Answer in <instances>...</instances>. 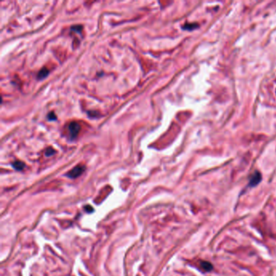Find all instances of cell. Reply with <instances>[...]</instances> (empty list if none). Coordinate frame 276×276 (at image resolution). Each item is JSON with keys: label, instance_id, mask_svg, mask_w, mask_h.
Returning <instances> with one entry per match:
<instances>
[{"label": "cell", "instance_id": "6da1fadb", "mask_svg": "<svg viewBox=\"0 0 276 276\" xmlns=\"http://www.w3.org/2000/svg\"><path fill=\"white\" fill-rule=\"evenodd\" d=\"M80 125L78 122H76V121L70 122V125L68 126V131H69V134H70L71 139H74L77 137L79 132H80Z\"/></svg>", "mask_w": 276, "mask_h": 276}, {"label": "cell", "instance_id": "7a4b0ae2", "mask_svg": "<svg viewBox=\"0 0 276 276\" xmlns=\"http://www.w3.org/2000/svg\"><path fill=\"white\" fill-rule=\"evenodd\" d=\"M84 169H85L84 166H83V165L76 166V167H75L72 170H70V172L66 174V176H69V177H70V178H75V177H77V176H80L81 174L83 173V172L84 171Z\"/></svg>", "mask_w": 276, "mask_h": 276}, {"label": "cell", "instance_id": "3957f363", "mask_svg": "<svg viewBox=\"0 0 276 276\" xmlns=\"http://www.w3.org/2000/svg\"><path fill=\"white\" fill-rule=\"evenodd\" d=\"M261 181V173L258 172V171H255L250 177V180H249V186L250 187H253V186H256L257 184H259Z\"/></svg>", "mask_w": 276, "mask_h": 276}, {"label": "cell", "instance_id": "277c9868", "mask_svg": "<svg viewBox=\"0 0 276 276\" xmlns=\"http://www.w3.org/2000/svg\"><path fill=\"white\" fill-rule=\"evenodd\" d=\"M200 266L202 267V269H203L205 271H211L213 269L212 264L210 263L209 261H202L200 262Z\"/></svg>", "mask_w": 276, "mask_h": 276}, {"label": "cell", "instance_id": "5b68a950", "mask_svg": "<svg viewBox=\"0 0 276 276\" xmlns=\"http://www.w3.org/2000/svg\"><path fill=\"white\" fill-rule=\"evenodd\" d=\"M48 74H49V70H47L46 68H42V69L39 71V73H38V75H37V78H38V79H40V80H42V79L45 78V77L48 75Z\"/></svg>", "mask_w": 276, "mask_h": 276}, {"label": "cell", "instance_id": "8992f818", "mask_svg": "<svg viewBox=\"0 0 276 276\" xmlns=\"http://www.w3.org/2000/svg\"><path fill=\"white\" fill-rule=\"evenodd\" d=\"M12 166L14 167V169L16 170H22L25 168V164L21 161H15V163H13Z\"/></svg>", "mask_w": 276, "mask_h": 276}, {"label": "cell", "instance_id": "52a82bcc", "mask_svg": "<svg viewBox=\"0 0 276 276\" xmlns=\"http://www.w3.org/2000/svg\"><path fill=\"white\" fill-rule=\"evenodd\" d=\"M198 27V25L197 24H186L185 25H183L182 29H186V30H194Z\"/></svg>", "mask_w": 276, "mask_h": 276}, {"label": "cell", "instance_id": "ba28073f", "mask_svg": "<svg viewBox=\"0 0 276 276\" xmlns=\"http://www.w3.org/2000/svg\"><path fill=\"white\" fill-rule=\"evenodd\" d=\"M55 153V151L54 150L53 148H49V149H47V151H45V155L47 156H52L53 154H54Z\"/></svg>", "mask_w": 276, "mask_h": 276}, {"label": "cell", "instance_id": "9c48e42d", "mask_svg": "<svg viewBox=\"0 0 276 276\" xmlns=\"http://www.w3.org/2000/svg\"><path fill=\"white\" fill-rule=\"evenodd\" d=\"M48 119L49 120H55L56 119V116H55V114H54V113H50L49 114H48Z\"/></svg>", "mask_w": 276, "mask_h": 276}, {"label": "cell", "instance_id": "30bf717a", "mask_svg": "<svg viewBox=\"0 0 276 276\" xmlns=\"http://www.w3.org/2000/svg\"><path fill=\"white\" fill-rule=\"evenodd\" d=\"M71 29L72 30H76V31H81L82 30V27H81L80 25H79V26H75V27H72L71 28Z\"/></svg>", "mask_w": 276, "mask_h": 276}]
</instances>
